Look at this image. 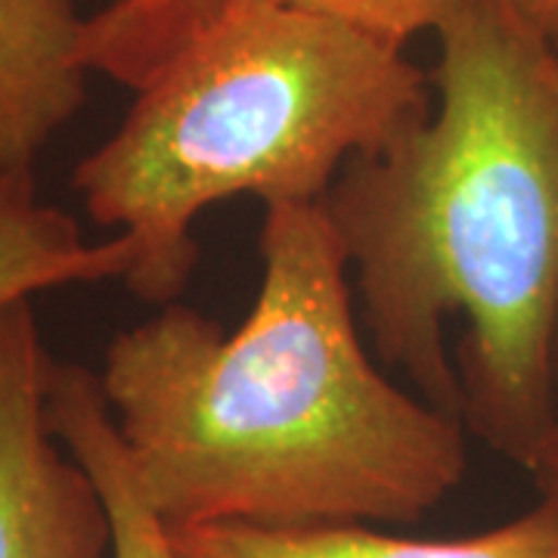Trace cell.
Returning a JSON list of instances; mask_svg holds the SVG:
<instances>
[{
    "label": "cell",
    "mask_w": 558,
    "mask_h": 558,
    "mask_svg": "<svg viewBox=\"0 0 558 558\" xmlns=\"http://www.w3.org/2000/svg\"><path fill=\"white\" fill-rule=\"evenodd\" d=\"M435 35L438 109L319 205L381 363L527 469L556 403L558 47L506 0Z\"/></svg>",
    "instance_id": "6da1fadb"
},
{
    "label": "cell",
    "mask_w": 558,
    "mask_h": 558,
    "mask_svg": "<svg viewBox=\"0 0 558 558\" xmlns=\"http://www.w3.org/2000/svg\"><path fill=\"white\" fill-rule=\"evenodd\" d=\"M348 274L323 205H270L236 329L171 301L109 341L102 395L168 531L413 524L465 478L462 422L369 360Z\"/></svg>",
    "instance_id": "7a4b0ae2"
},
{
    "label": "cell",
    "mask_w": 558,
    "mask_h": 558,
    "mask_svg": "<svg viewBox=\"0 0 558 558\" xmlns=\"http://www.w3.org/2000/svg\"><path fill=\"white\" fill-rule=\"evenodd\" d=\"M432 112L403 50L289 7L236 0L149 84L72 186L100 227L124 233L137 299L171 304L196 267L193 220L258 196L319 205L341 168Z\"/></svg>",
    "instance_id": "3957f363"
},
{
    "label": "cell",
    "mask_w": 558,
    "mask_h": 558,
    "mask_svg": "<svg viewBox=\"0 0 558 558\" xmlns=\"http://www.w3.org/2000/svg\"><path fill=\"white\" fill-rule=\"evenodd\" d=\"M50 366L32 299L0 307V558H112L100 490L47 425Z\"/></svg>",
    "instance_id": "277c9868"
},
{
    "label": "cell",
    "mask_w": 558,
    "mask_h": 558,
    "mask_svg": "<svg viewBox=\"0 0 558 558\" xmlns=\"http://www.w3.org/2000/svg\"><path fill=\"white\" fill-rule=\"evenodd\" d=\"M75 0H0V171L35 174L87 94Z\"/></svg>",
    "instance_id": "5b68a950"
},
{
    "label": "cell",
    "mask_w": 558,
    "mask_h": 558,
    "mask_svg": "<svg viewBox=\"0 0 558 558\" xmlns=\"http://www.w3.org/2000/svg\"><path fill=\"white\" fill-rule=\"evenodd\" d=\"M178 558H558V509H534L472 537L416 539L373 524H196L168 531Z\"/></svg>",
    "instance_id": "8992f818"
},
{
    "label": "cell",
    "mask_w": 558,
    "mask_h": 558,
    "mask_svg": "<svg viewBox=\"0 0 558 558\" xmlns=\"http://www.w3.org/2000/svg\"><path fill=\"white\" fill-rule=\"evenodd\" d=\"M131 264L124 233L87 242L78 220L40 199L35 174L0 171V307L60 286L124 279Z\"/></svg>",
    "instance_id": "52a82bcc"
},
{
    "label": "cell",
    "mask_w": 558,
    "mask_h": 558,
    "mask_svg": "<svg viewBox=\"0 0 558 558\" xmlns=\"http://www.w3.org/2000/svg\"><path fill=\"white\" fill-rule=\"evenodd\" d=\"M47 425L100 490L112 524V558H178L168 527L131 478L94 369L53 360L47 379Z\"/></svg>",
    "instance_id": "ba28073f"
},
{
    "label": "cell",
    "mask_w": 558,
    "mask_h": 558,
    "mask_svg": "<svg viewBox=\"0 0 558 558\" xmlns=\"http://www.w3.org/2000/svg\"><path fill=\"white\" fill-rule=\"evenodd\" d=\"M236 0H112L84 22V65L140 90Z\"/></svg>",
    "instance_id": "9c48e42d"
},
{
    "label": "cell",
    "mask_w": 558,
    "mask_h": 558,
    "mask_svg": "<svg viewBox=\"0 0 558 558\" xmlns=\"http://www.w3.org/2000/svg\"><path fill=\"white\" fill-rule=\"evenodd\" d=\"M255 3L289 7L311 16L341 22L354 32L403 50V44L416 38L418 32H435L444 13L457 0H255Z\"/></svg>",
    "instance_id": "30bf717a"
},
{
    "label": "cell",
    "mask_w": 558,
    "mask_h": 558,
    "mask_svg": "<svg viewBox=\"0 0 558 558\" xmlns=\"http://www.w3.org/2000/svg\"><path fill=\"white\" fill-rule=\"evenodd\" d=\"M531 472V478L537 484L539 499L543 502H553L558 509V357H556V403H553V418H549V428L539 440L537 453L531 459V465L524 469Z\"/></svg>",
    "instance_id": "8fae6325"
},
{
    "label": "cell",
    "mask_w": 558,
    "mask_h": 558,
    "mask_svg": "<svg viewBox=\"0 0 558 558\" xmlns=\"http://www.w3.org/2000/svg\"><path fill=\"white\" fill-rule=\"evenodd\" d=\"M506 3L515 7L521 16H527L543 32H549L553 22L558 20V0H506Z\"/></svg>",
    "instance_id": "7c38bea8"
},
{
    "label": "cell",
    "mask_w": 558,
    "mask_h": 558,
    "mask_svg": "<svg viewBox=\"0 0 558 558\" xmlns=\"http://www.w3.org/2000/svg\"><path fill=\"white\" fill-rule=\"evenodd\" d=\"M546 35H549V40H553V44H556V47H558V20L553 22V28H549Z\"/></svg>",
    "instance_id": "4fadbf2b"
}]
</instances>
